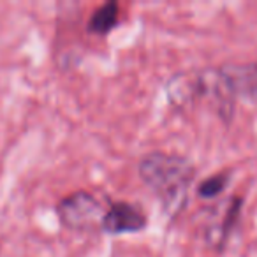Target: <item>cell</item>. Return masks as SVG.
Returning a JSON list of instances; mask_svg holds the SVG:
<instances>
[{
    "mask_svg": "<svg viewBox=\"0 0 257 257\" xmlns=\"http://www.w3.org/2000/svg\"><path fill=\"white\" fill-rule=\"evenodd\" d=\"M58 217L67 227L90 229L102 224V208L100 203L88 192H76L67 196L58 204Z\"/></svg>",
    "mask_w": 257,
    "mask_h": 257,
    "instance_id": "2",
    "label": "cell"
},
{
    "mask_svg": "<svg viewBox=\"0 0 257 257\" xmlns=\"http://www.w3.org/2000/svg\"><path fill=\"white\" fill-rule=\"evenodd\" d=\"M225 81L232 93L257 100V62L241 65H227L222 69Z\"/></svg>",
    "mask_w": 257,
    "mask_h": 257,
    "instance_id": "4",
    "label": "cell"
},
{
    "mask_svg": "<svg viewBox=\"0 0 257 257\" xmlns=\"http://www.w3.org/2000/svg\"><path fill=\"white\" fill-rule=\"evenodd\" d=\"M147 218L138 208L128 203H116L104 213L100 227L109 234H123V232H138L145 227Z\"/></svg>",
    "mask_w": 257,
    "mask_h": 257,
    "instance_id": "3",
    "label": "cell"
},
{
    "mask_svg": "<svg viewBox=\"0 0 257 257\" xmlns=\"http://www.w3.org/2000/svg\"><path fill=\"white\" fill-rule=\"evenodd\" d=\"M116 23H118V4L116 2H106V4H102L92 15V18L88 22V32L104 36V34L111 32Z\"/></svg>",
    "mask_w": 257,
    "mask_h": 257,
    "instance_id": "5",
    "label": "cell"
},
{
    "mask_svg": "<svg viewBox=\"0 0 257 257\" xmlns=\"http://www.w3.org/2000/svg\"><path fill=\"white\" fill-rule=\"evenodd\" d=\"M140 175L166 210L178 211L187 201V192L194 180V166L178 155L148 154L140 162Z\"/></svg>",
    "mask_w": 257,
    "mask_h": 257,
    "instance_id": "1",
    "label": "cell"
},
{
    "mask_svg": "<svg viewBox=\"0 0 257 257\" xmlns=\"http://www.w3.org/2000/svg\"><path fill=\"white\" fill-rule=\"evenodd\" d=\"M225 183H227V176L222 173V175H215L206 178L199 187V194L203 197H215L224 190Z\"/></svg>",
    "mask_w": 257,
    "mask_h": 257,
    "instance_id": "6",
    "label": "cell"
}]
</instances>
